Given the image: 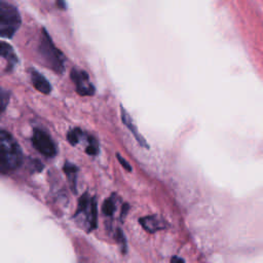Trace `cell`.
Instances as JSON below:
<instances>
[{
    "label": "cell",
    "instance_id": "obj_2",
    "mask_svg": "<svg viewBox=\"0 0 263 263\" xmlns=\"http://www.w3.org/2000/svg\"><path fill=\"white\" fill-rule=\"evenodd\" d=\"M39 53L48 68H50L58 74H62L64 72V54L54 46V44L51 41V38L49 37L45 29H42L39 44Z\"/></svg>",
    "mask_w": 263,
    "mask_h": 263
},
{
    "label": "cell",
    "instance_id": "obj_3",
    "mask_svg": "<svg viewBox=\"0 0 263 263\" xmlns=\"http://www.w3.org/2000/svg\"><path fill=\"white\" fill-rule=\"evenodd\" d=\"M22 20L17 8L5 1H0V36L11 38L18 30Z\"/></svg>",
    "mask_w": 263,
    "mask_h": 263
},
{
    "label": "cell",
    "instance_id": "obj_11",
    "mask_svg": "<svg viewBox=\"0 0 263 263\" xmlns=\"http://www.w3.org/2000/svg\"><path fill=\"white\" fill-rule=\"evenodd\" d=\"M64 172L66 174V177L70 183V186L72 188V190L75 192L76 189V180H77V172H78V167L76 165H74L73 163L70 162H66L64 165Z\"/></svg>",
    "mask_w": 263,
    "mask_h": 263
},
{
    "label": "cell",
    "instance_id": "obj_15",
    "mask_svg": "<svg viewBox=\"0 0 263 263\" xmlns=\"http://www.w3.org/2000/svg\"><path fill=\"white\" fill-rule=\"evenodd\" d=\"M9 91L7 89L0 87V114H2L5 111L7 104L9 102Z\"/></svg>",
    "mask_w": 263,
    "mask_h": 263
},
{
    "label": "cell",
    "instance_id": "obj_20",
    "mask_svg": "<svg viewBox=\"0 0 263 263\" xmlns=\"http://www.w3.org/2000/svg\"><path fill=\"white\" fill-rule=\"evenodd\" d=\"M57 4L60 6V8H61V9H65V8H66L65 2H63V1H58V2H57Z\"/></svg>",
    "mask_w": 263,
    "mask_h": 263
},
{
    "label": "cell",
    "instance_id": "obj_7",
    "mask_svg": "<svg viewBox=\"0 0 263 263\" xmlns=\"http://www.w3.org/2000/svg\"><path fill=\"white\" fill-rule=\"evenodd\" d=\"M140 224L146 231H148L150 233H154L156 231L166 228V222L163 219H161L160 217L155 216V215L146 216V217L141 218Z\"/></svg>",
    "mask_w": 263,
    "mask_h": 263
},
{
    "label": "cell",
    "instance_id": "obj_16",
    "mask_svg": "<svg viewBox=\"0 0 263 263\" xmlns=\"http://www.w3.org/2000/svg\"><path fill=\"white\" fill-rule=\"evenodd\" d=\"M117 237H118V241L119 243L121 245V250H122V253L124 254L126 252V240H125V237L122 233V231L120 229L117 230Z\"/></svg>",
    "mask_w": 263,
    "mask_h": 263
},
{
    "label": "cell",
    "instance_id": "obj_6",
    "mask_svg": "<svg viewBox=\"0 0 263 263\" xmlns=\"http://www.w3.org/2000/svg\"><path fill=\"white\" fill-rule=\"evenodd\" d=\"M71 79L76 86L78 95L92 96L95 93V86L91 84L88 74L85 71L73 69L71 72Z\"/></svg>",
    "mask_w": 263,
    "mask_h": 263
},
{
    "label": "cell",
    "instance_id": "obj_9",
    "mask_svg": "<svg viewBox=\"0 0 263 263\" xmlns=\"http://www.w3.org/2000/svg\"><path fill=\"white\" fill-rule=\"evenodd\" d=\"M31 80L34 87L42 93H49L51 91V85L48 80L39 72L32 70L31 71Z\"/></svg>",
    "mask_w": 263,
    "mask_h": 263
},
{
    "label": "cell",
    "instance_id": "obj_19",
    "mask_svg": "<svg viewBox=\"0 0 263 263\" xmlns=\"http://www.w3.org/2000/svg\"><path fill=\"white\" fill-rule=\"evenodd\" d=\"M126 210H128V204H123V206H122V211H121V218H123L124 216H125V214H126Z\"/></svg>",
    "mask_w": 263,
    "mask_h": 263
},
{
    "label": "cell",
    "instance_id": "obj_8",
    "mask_svg": "<svg viewBox=\"0 0 263 263\" xmlns=\"http://www.w3.org/2000/svg\"><path fill=\"white\" fill-rule=\"evenodd\" d=\"M120 112H121V118H122L123 123H124L125 126L132 132V134L134 135V137L136 138V140L138 141V143H139L141 146H143V147H145V148H148V147H149L148 144L146 143L145 139L139 134L137 126L134 124L133 119L130 118L129 114L124 110V108H123L122 105H121V107H120Z\"/></svg>",
    "mask_w": 263,
    "mask_h": 263
},
{
    "label": "cell",
    "instance_id": "obj_4",
    "mask_svg": "<svg viewBox=\"0 0 263 263\" xmlns=\"http://www.w3.org/2000/svg\"><path fill=\"white\" fill-rule=\"evenodd\" d=\"M80 214H85L87 216L89 230H92L97 227V221H98L97 201L93 196H90L88 194V192L83 193L79 198L75 216Z\"/></svg>",
    "mask_w": 263,
    "mask_h": 263
},
{
    "label": "cell",
    "instance_id": "obj_12",
    "mask_svg": "<svg viewBox=\"0 0 263 263\" xmlns=\"http://www.w3.org/2000/svg\"><path fill=\"white\" fill-rule=\"evenodd\" d=\"M115 195L113 194L112 196H110L109 198H107L102 206V212L105 216L107 217H111L113 216L115 210H116V202H115Z\"/></svg>",
    "mask_w": 263,
    "mask_h": 263
},
{
    "label": "cell",
    "instance_id": "obj_18",
    "mask_svg": "<svg viewBox=\"0 0 263 263\" xmlns=\"http://www.w3.org/2000/svg\"><path fill=\"white\" fill-rule=\"evenodd\" d=\"M171 263H184V261H183V259H181L179 257H173Z\"/></svg>",
    "mask_w": 263,
    "mask_h": 263
},
{
    "label": "cell",
    "instance_id": "obj_10",
    "mask_svg": "<svg viewBox=\"0 0 263 263\" xmlns=\"http://www.w3.org/2000/svg\"><path fill=\"white\" fill-rule=\"evenodd\" d=\"M0 55L7 61L9 67H13L17 63V57L13 50V47L7 42L0 41Z\"/></svg>",
    "mask_w": 263,
    "mask_h": 263
},
{
    "label": "cell",
    "instance_id": "obj_13",
    "mask_svg": "<svg viewBox=\"0 0 263 263\" xmlns=\"http://www.w3.org/2000/svg\"><path fill=\"white\" fill-rule=\"evenodd\" d=\"M82 136H83L82 130H81L80 128H78V127H75V128H73V129H71V130L68 132V134H67V140H68V142H69L71 145L75 146L77 143L80 142Z\"/></svg>",
    "mask_w": 263,
    "mask_h": 263
},
{
    "label": "cell",
    "instance_id": "obj_5",
    "mask_svg": "<svg viewBox=\"0 0 263 263\" xmlns=\"http://www.w3.org/2000/svg\"><path fill=\"white\" fill-rule=\"evenodd\" d=\"M32 143L34 147L46 157H53L57 153V148L51 137L41 128L34 129Z\"/></svg>",
    "mask_w": 263,
    "mask_h": 263
},
{
    "label": "cell",
    "instance_id": "obj_14",
    "mask_svg": "<svg viewBox=\"0 0 263 263\" xmlns=\"http://www.w3.org/2000/svg\"><path fill=\"white\" fill-rule=\"evenodd\" d=\"M85 151L89 155H97L99 153V143L96 138L87 135V146Z\"/></svg>",
    "mask_w": 263,
    "mask_h": 263
},
{
    "label": "cell",
    "instance_id": "obj_1",
    "mask_svg": "<svg viewBox=\"0 0 263 263\" xmlns=\"http://www.w3.org/2000/svg\"><path fill=\"white\" fill-rule=\"evenodd\" d=\"M22 150L14 138L5 130H0V171L10 172L22 163Z\"/></svg>",
    "mask_w": 263,
    "mask_h": 263
},
{
    "label": "cell",
    "instance_id": "obj_17",
    "mask_svg": "<svg viewBox=\"0 0 263 263\" xmlns=\"http://www.w3.org/2000/svg\"><path fill=\"white\" fill-rule=\"evenodd\" d=\"M116 156H117V159L119 160V162L121 163V165L125 168V170H127V171H132V167H130V165H129V163L120 155V154H116Z\"/></svg>",
    "mask_w": 263,
    "mask_h": 263
}]
</instances>
